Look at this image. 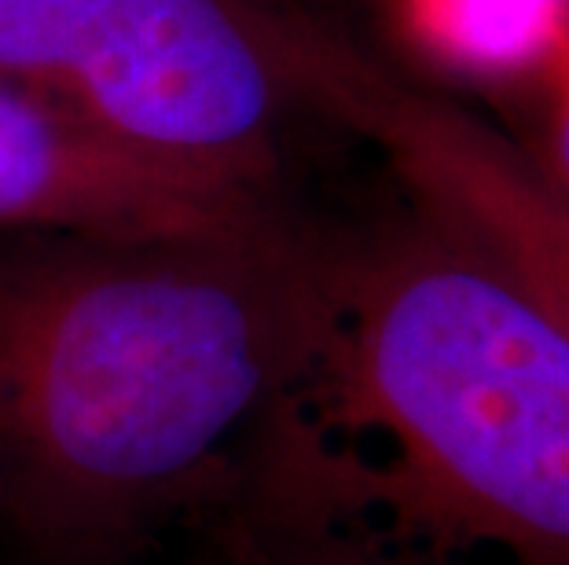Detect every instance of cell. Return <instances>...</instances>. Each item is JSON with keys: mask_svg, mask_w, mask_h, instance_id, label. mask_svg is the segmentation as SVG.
Wrapping results in <instances>:
<instances>
[{"mask_svg": "<svg viewBox=\"0 0 569 565\" xmlns=\"http://www.w3.org/2000/svg\"><path fill=\"white\" fill-rule=\"evenodd\" d=\"M331 254L269 213L0 254V496L48 551L137 536L306 375Z\"/></svg>", "mask_w": 569, "mask_h": 565, "instance_id": "6da1fadb", "label": "cell"}, {"mask_svg": "<svg viewBox=\"0 0 569 565\" xmlns=\"http://www.w3.org/2000/svg\"><path fill=\"white\" fill-rule=\"evenodd\" d=\"M298 386L365 437L371 485L411 525L569 565V331L441 221L331 254Z\"/></svg>", "mask_w": 569, "mask_h": 565, "instance_id": "7a4b0ae2", "label": "cell"}, {"mask_svg": "<svg viewBox=\"0 0 569 565\" xmlns=\"http://www.w3.org/2000/svg\"><path fill=\"white\" fill-rule=\"evenodd\" d=\"M346 44L269 0H0V78L180 170L264 191Z\"/></svg>", "mask_w": 569, "mask_h": 565, "instance_id": "3957f363", "label": "cell"}, {"mask_svg": "<svg viewBox=\"0 0 569 565\" xmlns=\"http://www.w3.org/2000/svg\"><path fill=\"white\" fill-rule=\"evenodd\" d=\"M335 114L390 154L433 221L522 286L569 331V195L452 103L411 92L357 59Z\"/></svg>", "mask_w": 569, "mask_h": 565, "instance_id": "277c9868", "label": "cell"}, {"mask_svg": "<svg viewBox=\"0 0 569 565\" xmlns=\"http://www.w3.org/2000/svg\"><path fill=\"white\" fill-rule=\"evenodd\" d=\"M264 213V191L148 159L0 78V228L33 235H184Z\"/></svg>", "mask_w": 569, "mask_h": 565, "instance_id": "5b68a950", "label": "cell"}, {"mask_svg": "<svg viewBox=\"0 0 569 565\" xmlns=\"http://www.w3.org/2000/svg\"><path fill=\"white\" fill-rule=\"evenodd\" d=\"M537 165L569 195V95L555 107L548 132H543V148H540Z\"/></svg>", "mask_w": 569, "mask_h": 565, "instance_id": "8992f818", "label": "cell"}]
</instances>
